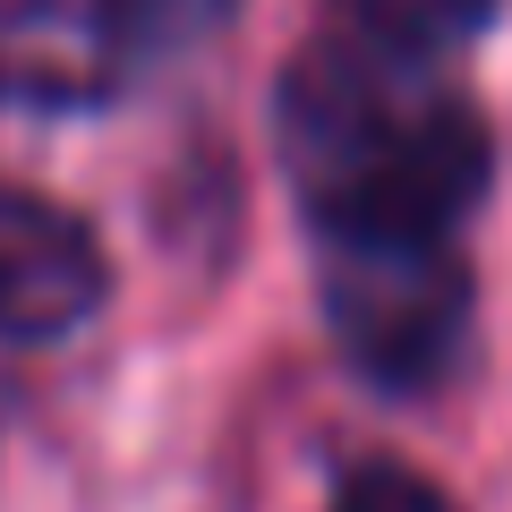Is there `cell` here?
Returning a JSON list of instances; mask_svg holds the SVG:
<instances>
[{
    "label": "cell",
    "instance_id": "277c9868",
    "mask_svg": "<svg viewBox=\"0 0 512 512\" xmlns=\"http://www.w3.org/2000/svg\"><path fill=\"white\" fill-rule=\"evenodd\" d=\"M504 0H333V18L359 35L410 43V52H461L470 35H487Z\"/></svg>",
    "mask_w": 512,
    "mask_h": 512
},
{
    "label": "cell",
    "instance_id": "8992f818",
    "mask_svg": "<svg viewBox=\"0 0 512 512\" xmlns=\"http://www.w3.org/2000/svg\"><path fill=\"white\" fill-rule=\"evenodd\" d=\"M0 86H9V77H0Z\"/></svg>",
    "mask_w": 512,
    "mask_h": 512
},
{
    "label": "cell",
    "instance_id": "3957f363",
    "mask_svg": "<svg viewBox=\"0 0 512 512\" xmlns=\"http://www.w3.org/2000/svg\"><path fill=\"white\" fill-rule=\"evenodd\" d=\"M239 18V0H69V43L52 52V94H111L137 69L197 52L205 35Z\"/></svg>",
    "mask_w": 512,
    "mask_h": 512
},
{
    "label": "cell",
    "instance_id": "5b68a950",
    "mask_svg": "<svg viewBox=\"0 0 512 512\" xmlns=\"http://www.w3.org/2000/svg\"><path fill=\"white\" fill-rule=\"evenodd\" d=\"M325 512H461V504H453V487H444V478L419 470V461L359 453V461H342Z\"/></svg>",
    "mask_w": 512,
    "mask_h": 512
},
{
    "label": "cell",
    "instance_id": "6da1fadb",
    "mask_svg": "<svg viewBox=\"0 0 512 512\" xmlns=\"http://www.w3.org/2000/svg\"><path fill=\"white\" fill-rule=\"evenodd\" d=\"M274 154L316 248V308L350 376L427 402L470 367V222L495 188V128L453 52L325 18L274 86Z\"/></svg>",
    "mask_w": 512,
    "mask_h": 512
},
{
    "label": "cell",
    "instance_id": "7a4b0ae2",
    "mask_svg": "<svg viewBox=\"0 0 512 512\" xmlns=\"http://www.w3.org/2000/svg\"><path fill=\"white\" fill-rule=\"evenodd\" d=\"M111 299V256L86 214L0 180V342L43 350L94 325Z\"/></svg>",
    "mask_w": 512,
    "mask_h": 512
}]
</instances>
